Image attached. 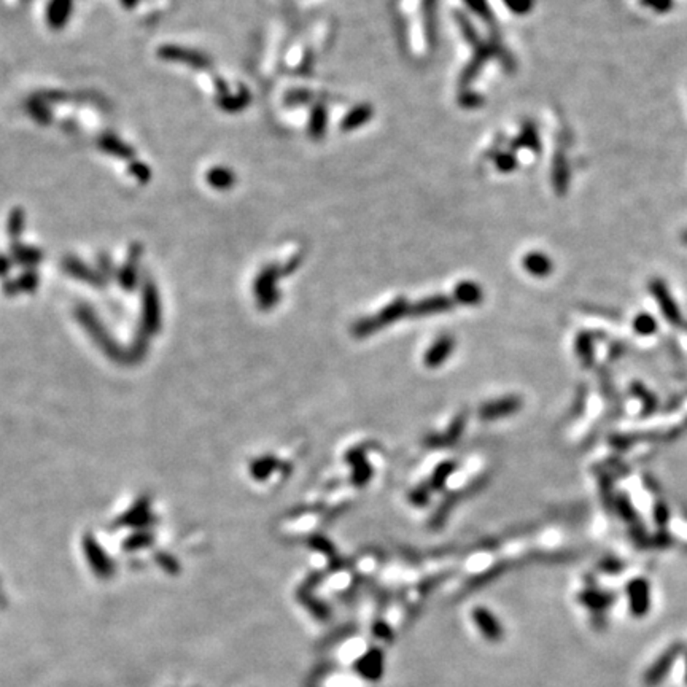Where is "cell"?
Returning <instances> with one entry per match:
<instances>
[{"label":"cell","instance_id":"cell-3","mask_svg":"<svg viewBox=\"0 0 687 687\" xmlns=\"http://www.w3.org/2000/svg\"><path fill=\"white\" fill-rule=\"evenodd\" d=\"M474 621L478 622V627L482 630V633H484L488 640L492 641L501 640L503 630L498 626L495 617H493L487 610H481V607L479 610H476Z\"/></svg>","mask_w":687,"mask_h":687},{"label":"cell","instance_id":"cell-4","mask_svg":"<svg viewBox=\"0 0 687 687\" xmlns=\"http://www.w3.org/2000/svg\"><path fill=\"white\" fill-rule=\"evenodd\" d=\"M519 407V400L518 398H504L499 401H493L490 405L482 409L481 416L485 418H495L501 416H508V414L514 412L515 409Z\"/></svg>","mask_w":687,"mask_h":687},{"label":"cell","instance_id":"cell-5","mask_svg":"<svg viewBox=\"0 0 687 687\" xmlns=\"http://www.w3.org/2000/svg\"><path fill=\"white\" fill-rule=\"evenodd\" d=\"M72 0H53L48 8V21L53 27H62L70 15Z\"/></svg>","mask_w":687,"mask_h":687},{"label":"cell","instance_id":"cell-12","mask_svg":"<svg viewBox=\"0 0 687 687\" xmlns=\"http://www.w3.org/2000/svg\"><path fill=\"white\" fill-rule=\"evenodd\" d=\"M527 266H528V269H530L531 272H535V274H546L548 268H549V263L541 257H535V258H531V261H527Z\"/></svg>","mask_w":687,"mask_h":687},{"label":"cell","instance_id":"cell-11","mask_svg":"<svg viewBox=\"0 0 687 687\" xmlns=\"http://www.w3.org/2000/svg\"><path fill=\"white\" fill-rule=\"evenodd\" d=\"M22 223H24V215H22L20 209L13 210V212H11V215H10V225H8L11 234H15V236L20 234L21 228H22Z\"/></svg>","mask_w":687,"mask_h":687},{"label":"cell","instance_id":"cell-9","mask_svg":"<svg viewBox=\"0 0 687 687\" xmlns=\"http://www.w3.org/2000/svg\"><path fill=\"white\" fill-rule=\"evenodd\" d=\"M100 149H104L107 153H110V155H116V156H120V158H130V156H133V150H130L128 145L121 144L120 140L113 139V137L100 139Z\"/></svg>","mask_w":687,"mask_h":687},{"label":"cell","instance_id":"cell-1","mask_svg":"<svg viewBox=\"0 0 687 687\" xmlns=\"http://www.w3.org/2000/svg\"><path fill=\"white\" fill-rule=\"evenodd\" d=\"M160 56L164 59H169V61H183L188 66L196 67V69H204V67H209V64H210L206 56H202L199 53H195V51L177 48V47L161 48Z\"/></svg>","mask_w":687,"mask_h":687},{"label":"cell","instance_id":"cell-14","mask_svg":"<svg viewBox=\"0 0 687 687\" xmlns=\"http://www.w3.org/2000/svg\"><path fill=\"white\" fill-rule=\"evenodd\" d=\"M411 498H412V501L416 503V504H423L425 501H427V493H425L423 490H420V488H418L417 492L412 493Z\"/></svg>","mask_w":687,"mask_h":687},{"label":"cell","instance_id":"cell-8","mask_svg":"<svg viewBox=\"0 0 687 687\" xmlns=\"http://www.w3.org/2000/svg\"><path fill=\"white\" fill-rule=\"evenodd\" d=\"M207 180H209V183L213 186V188L225 190V188H228V186L232 185L234 177H232V174L229 172V170H226L223 167H215L207 174Z\"/></svg>","mask_w":687,"mask_h":687},{"label":"cell","instance_id":"cell-15","mask_svg":"<svg viewBox=\"0 0 687 687\" xmlns=\"http://www.w3.org/2000/svg\"><path fill=\"white\" fill-rule=\"evenodd\" d=\"M647 3L657 10H665L670 5V0H647Z\"/></svg>","mask_w":687,"mask_h":687},{"label":"cell","instance_id":"cell-2","mask_svg":"<svg viewBox=\"0 0 687 687\" xmlns=\"http://www.w3.org/2000/svg\"><path fill=\"white\" fill-rule=\"evenodd\" d=\"M452 349H453V339L451 336H441L427 352V355H425V363H427V366L430 368L439 366L441 363H444L447 360V356L451 355Z\"/></svg>","mask_w":687,"mask_h":687},{"label":"cell","instance_id":"cell-10","mask_svg":"<svg viewBox=\"0 0 687 687\" xmlns=\"http://www.w3.org/2000/svg\"><path fill=\"white\" fill-rule=\"evenodd\" d=\"M457 298L465 304H474L481 301V292L474 285H462L457 288Z\"/></svg>","mask_w":687,"mask_h":687},{"label":"cell","instance_id":"cell-7","mask_svg":"<svg viewBox=\"0 0 687 687\" xmlns=\"http://www.w3.org/2000/svg\"><path fill=\"white\" fill-rule=\"evenodd\" d=\"M448 308H451V301L442 298V296H436V298L425 299L422 304H418L416 310H414V314L416 315H428V314H436V312H441V310H447Z\"/></svg>","mask_w":687,"mask_h":687},{"label":"cell","instance_id":"cell-13","mask_svg":"<svg viewBox=\"0 0 687 687\" xmlns=\"http://www.w3.org/2000/svg\"><path fill=\"white\" fill-rule=\"evenodd\" d=\"M130 172L135 174V177L142 181H146L150 177V170L149 167L144 166V164H134V166L130 167Z\"/></svg>","mask_w":687,"mask_h":687},{"label":"cell","instance_id":"cell-6","mask_svg":"<svg viewBox=\"0 0 687 687\" xmlns=\"http://www.w3.org/2000/svg\"><path fill=\"white\" fill-rule=\"evenodd\" d=\"M673 654L674 652L673 651H670L667 652L665 656L658 658V660L654 663V667H652L649 672H647V683H651V684H656L660 681L663 677H665L667 672L670 670V667H672V660H673Z\"/></svg>","mask_w":687,"mask_h":687}]
</instances>
